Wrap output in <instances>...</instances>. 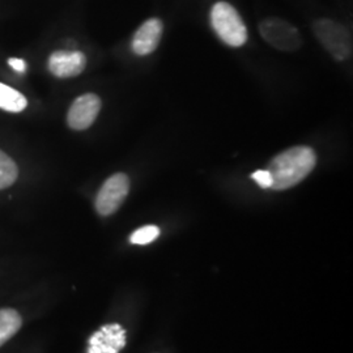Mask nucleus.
Masks as SVG:
<instances>
[{"label": "nucleus", "instance_id": "423d86ee", "mask_svg": "<svg viewBox=\"0 0 353 353\" xmlns=\"http://www.w3.org/2000/svg\"><path fill=\"white\" fill-rule=\"evenodd\" d=\"M101 99L94 93H85L71 103L67 123L74 131H84L92 126L101 110Z\"/></svg>", "mask_w": 353, "mask_h": 353}, {"label": "nucleus", "instance_id": "39448f33", "mask_svg": "<svg viewBox=\"0 0 353 353\" xmlns=\"http://www.w3.org/2000/svg\"><path fill=\"white\" fill-rule=\"evenodd\" d=\"M130 191V178L125 173L109 176L97 192L94 207L101 216H110L119 210Z\"/></svg>", "mask_w": 353, "mask_h": 353}, {"label": "nucleus", "instance_id": "f257e3e1", "mask_svg": "<svg viewBox=\"0 0 353 353\" xmlns=\"http://www.w3.org/2000/svg\"><path fill=\"white\" fill-rule=\"evenodd\" d=\"M316 154L310 147L299 145L275 156L268 165V172L272 176L271 189H290L299 185L316 168Z\"/></svg>", "mask_w": 353, "mask_h": 353}, {"label": "nucleus", "instance_id": "7ed1b4c3", "mask_svg": "<svg viewBox=\"0 0 353 353\" xmlns=\"http://www.w3.org/2000/svg\"><path fill=\"white\" fill-rule=\"evenodd\" d=\"M313 32L335 61L343 62L351 58L352 37L345 26L330 19H319L313 24Z\"/></svg>", "mask_w": 353, "mask_h": 353}, {"label": "nucleus", "instance_id": "1a4fd4ad", "mask_svg": "<svg viewBox=\"0 0 353 353\" xmlns=\"http://www.w3.org/2000/svg\"><path fill=\"white\" fill-rule=\"evenodd\" d=\"M163 30H164V26L160 19L153 17L147 20L135 32L131 41V49L139 57L150 55L157 49L161 41Z\"/></svg>", "mask_w": 353, "mask_h": 353}, {"label": "nucleus", "instance_id": "f03ea898", "mask_svg": "<svg viewBox=\"0 0 353 353\" xmlns=\"http://www.w3.org/2000/svg\"><path fill=\"white\" fill-rule=\"evenodd\" d=\"M211 26L219 38L230 48H241L248 41V29L240 13L227 1H219L212 7Z\"/></svg>", "mask_w": 353, "mask_h": 353}, {"label": "nucleus", "instance_id": "ddd939ff", "mask_svg": "<svg viewBox=\"0 0 353 353\" xmlns=\"http://www.w3.org/2000/svg\"><path fill=\"white\" fill-rule=\"evenodd\" d=\"M160 236V229L156 225H145V227L139 228L138 230H135L131 237L130 242L132 245H148L153 241L156 240Z\"/></svg>", "mask_w": 353, "mask_h": 353}, {"label": "nucleus", "instance_id": "9b49d317", "mask_svg": "<svg viewBox=\"0 0 353 353\" xmlns=\"http://www.w3.org/2000/svg\"><path fill=\"white\" fill-rule=\"evenodd\" d=\"M23 319L14 309H0V347L21 328Z\"/></svg>", "mask_w": 353, "mask_h": 353}, {"label": "nucleus", "instance_id": "0eeeda50", "mask_svg": "<svg viewBox=\"0 0 353 353\" xmlns=\"http://www.w3.org/2000/svg\"><path fill=\"white\" fill-rule=\"evenodd\" d=\"M87 65V58L81 51H54L49 57L48 68L58 79L79 76Z\"/></svg>", "mask_w": 353, "mask_h": 353}, {"label": "nucleus", "instance_id": "f8f14e48", "mask_svg": "<svg viewBox=\"0 0 353 353\" xmlns=\"http://www.w3.org/2000/svg\"><path fill=\"white\" fill-rule=\"evenodd\" d=\"M19 178V168L12 159L0 150V190L8 189Z\"/></svg>", "mask_w": 353, "mask_h": 353}, {"label": "nucleus", "instance_id": "4468645a", "mask_svg": "<svg viewBox=\"0 0 353 353\" xmlns=\"http://www.w3.org/2000/svg\"><path fill=\"white\" fill-rule=\"evenodd\" d=\"M252 178L262 189L272 188V176L268 170H256L252 173Z\"/></svg>", "mask_w": 353, "mask_h": 353}, {"label": "nucleus", "instance_id": "2eb2a0df", "mask_svg": "<svg viewBox=\"0 0 353 353\" xmlns=\"http://www.w3.org/2000/svg\"><path fill=\"white\" fill-rule=\"evenodd\" d=\"M8 64L12 67L13 70L19 74H24L26 71V63L24 59L20 58H10Z\"/></svg>", "mask_w": 353, "mask_h": 353}, {"label": "nucleus", "instance_id": "20e7f679", "mask_svg": "<svg viewBox=\"0 0 353 353\" xmlns=\"http://www.w3.org/2000/svg\"><path fill=\"white\" fill-rule=\"evenodd\" d=\"M259 33L267 43L278 50H299L303 46V39L300 30L288 21L278 17L265 19L259 24Z\"/></svg>", "mask_w": 353, "mask_h": 353}, {"label": "nucleus", "instance_id": "6e6552de", "mask_svg": "<svg viewBox=\"0 0 353 353\" xmlns=\"http://www.w3.org/2000/svg\"><path fill=\"white\" fill-rule=\"evenodd\" d=\"M125 345L126 331L118 323H110L90 336L88 353H119Z\"/></svg>", "mask_w": 353, "mask_h": 353}, {"label": "nucleus", "instance_id": "9d476101", "mask_svg": "<svg viewBox=\"0 0 353 353\" xmlns=\"http://www.w3.org/2000/svg\"><path fill=\"white\" fill-rule=\"evenodd\" d=\"M28 106V100L23 93L10 85L0 83V109L8 113H21Z\"/></svg>", "mask_w": 353, "mask_h": 353}]
</instances>
